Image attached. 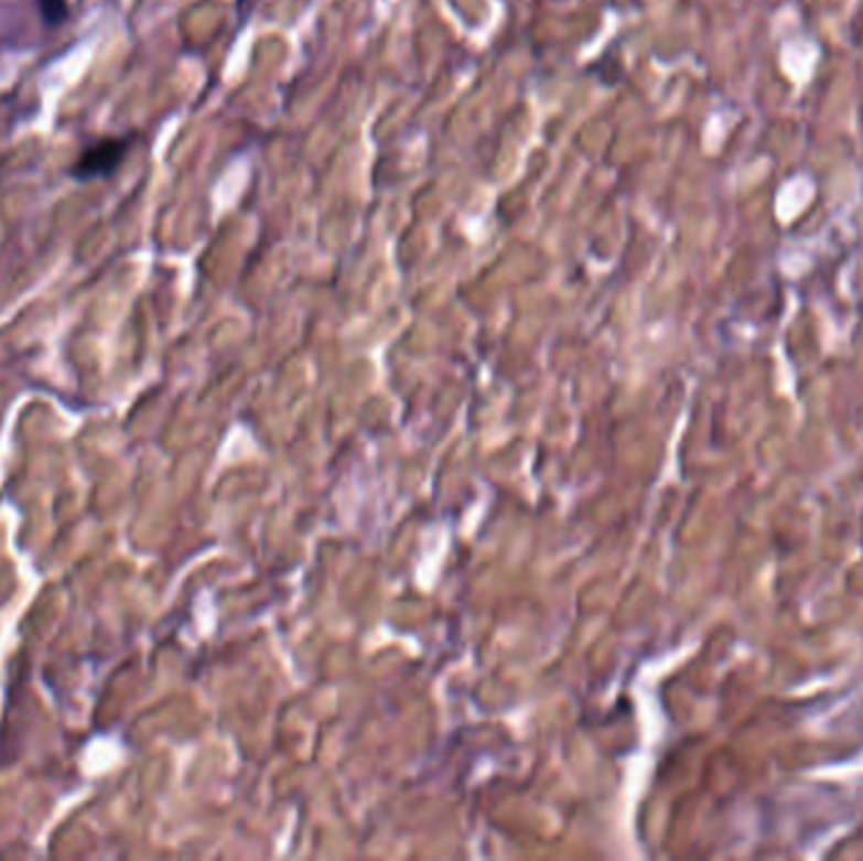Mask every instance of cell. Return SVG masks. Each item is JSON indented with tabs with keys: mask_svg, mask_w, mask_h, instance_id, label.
Returning a JSON list of instances; mask_svg holds the SVG:
<instances>
[{
	"mask_svg": "<svg viewBox=\"0 0 863 861\" xmlns=\"http://www.w3.org/2000/svg\"><path fill=\"white\" fill-rule=\"evenodd\" d=\"M127 139H101L91 147H86L82 157L74 162L72 175L78 182H89V180H101L115 175L117 168L125 160L127 154Z\"/></svg>",
	"mask_w": 863,
	"mask_h": 861,
	"instance_id": "cell-1",
	"label": "cell"
},
{
	"mask_svg": "<svg viewBox=\"0 0 863 861\" xmlns=\"http://www.w3.org/2000/svg\"><path fill=\"white\" fill-rule=\"evenodd\" d=\"M39 11L46 25H61L68 19V0H39Z\"/></svg>",
	"mask_w": 863,
	"mask_h": 861,
	"instance_id": "cell-2",
	"label": "cell"
}]
</instances>
